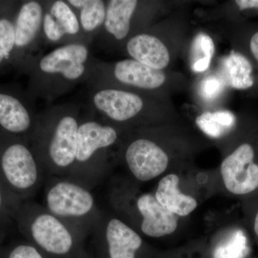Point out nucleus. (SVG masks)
Segmentation results:
<instances>
[{
    "label": "nucleus",
    "mask_w": 258,
    "mask_h": 258,
    "mask_svg": "<svg viewBox=\"0 0 258 258\" xmlns=\"http://www.w3.org/2000/svg\"><path fill=\"white\" fill-rule=\"evenodd\" d=\"M93 103L99 111L118 122L134 118L144 106L143 100L138 95L116 89L98 91L93 97Z\"/></svg>",
    "instance_id": "nucleus-11"
},
{
    "label": "nucleus",
    "mask_w": 258,
    "mask_h": 258,
    "mask_svg": "<svg viewBox=\"0 0 258 258\" xmlns=\"http://www.w3.org/2000/svg\"><path fill=\"white\" fill-rule=\"evenodd\" d=\"M22 203L23 202L12 195L0 181V222H7L10 219H15Z\"/></svg>",
    "instance_id": "nucleus-25"
},
{
    "label": "nucleus",
    "mask_w": 258,
    "mask_h": 258,
    "mask_svg": "<svg viewBox=\"0 0 258 258\" xmlns=\"http://www.w3.org/2000/svg\"><path fill=\"white\" fill-rule=\"evenodd\" d=\"M13 8L0 3V64L11 59L15 45V18Z\"/></svg>",
    "instance_id": "nucleus-22"
},
{
    "label": "nucleus",
    "mask_w": 258,
    "mask_h": 258,
    "mask_svg": "<svg viewBox=\"0 0 258 258\" xmlns=\"http://www.w3.org/2000/svg\"><path fill=\"white\" fill-rule=\"evenodd\" d=\"M7 258H45L40 252L30 242H23L15 245L8 252Z\"/></svg>",
    "instance_id": "nucleus-26"
},
{
    "label": "nucleus",
    "mask_w": 258,
    "mask_h": 258,
    "mask_svg": "<svg viewBox=\"0 0 258 258\" xmlns=\"http://www.w3.org/2000/svg\"><path fill=\"white\" fill-rule=\"evenodd\" d=\"M254 231L256 236L258 238V211L256 214L255 217H254Z\"/></svg>",
    "instance_id": "nucleus-31"
},
{
    "label": "nucleus",
    "mask_w": 258,
    "mask_h": 258,
    "mask_svg": "<svg viewBox=\"0 0 258 258\" xmlns=\"http://www.w3.org/2000/svg\"><path fill=\"white\" fill-rule=\"evenodd\" d=\"M138 2L136 0H112L106 9L105 28L117 40H122L128 35L131 19Z\"/></svg>",
    "instance_id": "nucleus-17"
},
{
    "label": "nucleus",
    "mask_w": 258,
    "mask_h": 258,
    "mask_svg": "<svg viewBox=\"0 0 258 258\" xmlns=\"http://www.w3.org/2000/svg\"><path fill=\"white\" fill-rule=\"evenodd\" d=\"M118 134L113 127L96 121L79 125L77 152L72 169L66 178L92 189L104 176V151L113 145Z\"/></svg>",
    "instance_id": "nucleus-4"
},
{
    "label": "nucleus",
    "mask_w": 258,
    "mask_h": 258,
    "mask_svg": "<svg viewBox=\"0 0 258 258\" xmlns=\"http://www.w3.org/2000/svg\"><path fill=\"white\" fill-rule=\"evenodd\" d=\"M255 152L249 143L239 146L221 164V175L226 189L236 195L253 192L258 188V164Z\"/></svg>",
    "instance_id": "nucleus-7"
},
{
    "label": "nucleus",
    "mask_w": 258,
    "mask_h": 258,
    "mask_svg": "<svg viewBox=\"0 0 258 258\" xmlns=\"http://www.w3.org/2000/svg\"><path fill=\"white\" fill-rule=\"evenodd\" d=\"M79 127L74 117L66 115L36 134L32 149L47 176L66 177L69 174L76 161Z\"/></svg>",
    "instance_id": "nucleus-5"
},
{
    "label": "nucleus",
    "mask_w": 258,
    "mask_h": 258,
    "mask_svg": "<svg viewBox=\"0 0 258 258\" xmlns=\"http://www.w3.org/2000/svg\"><path fill=\"white\" fill-rule=\"evenodd\" d=\"M235 121L233 113L227 111L206 112L196 119L199 128L209 137L215 139L225 135L235 125Z\"/></svg>",
    "instance_id": "nucleus-19"
},
{
    "label": "nucleus",
    "mask_w": 258,
    "mask_h": 258,
    "mask_svg": "<svg viewBox=\"0 0 258 258\" xmlns=\"http://www.w3.org/2000/svg\"><path fill=\"white\" fill-rule=\"evenodd\" d=\"M75 8L81 9V23L84 30L92 32L104 23L106 9L101 0H70Z\"/></svg>",
    "instance_id": "nucleus-20"
},
{
    "label": "nucleus",
    "mask_w": 258,
    "mask_h": 258,
    "mask_svg": "<svg viewBox=\"0 0 258 258\" xmlns=\"http://www.w3.org/2000/svg\"><path fill=\"white\" fill-rule=\"evenodd\" d=\"M127 51L134 60L153 69L161 71L170 62V55L164 43L153 35L140 34L129 40Z\"/></svg>",
    "instance_id": "nucleus-13"
},
{
    "label": "nucleus",
    "mask_w": 258,
    "mask_h": 258,
    "mask_svg": "<svg viewBox=\"0 0 258 258\" xmlns=\"http://www.w3.org/2000/svg\"><path fill=\"white\" fill-rule=\"evenodd\" d=\"M223 68L231 87L244 90L253 85L252 67L244 55L232 51L224 60Z\"/></svg>",
    "instance_id": "nucleus-18"
},
{
    "label": "nucleus",
    "mask_w": 258,
    "mask_h": 258,
    "mask_svg": "<svg viewBox=\"0 0 258 258\" xmlns=\"http://www.w3.org/2000/svg\"><path fill=\"white\" fill-rule=\"evenodd\" d=\"M31 125V116L21 98L0 87V129L3 133L20 137Z\"/></svg>",
    "instance_id": "nucleus-12"
},
{
    "label": "nucleus",
    "mask_w": 258,
    "mask_h": 258,
    "mask_svg": "<svg viewBox=\"0 0 258 258\" xmlns=\"http://www.w3.org/2000/svg\"><path fill=\"white\" fill-rule=\"evenodd\" d=\"M33 149L16 136L0 135V181L21 202L36 192L45 174Z\"/></svg>",
    "instance_id": "nucleus-3"
},
{
    "label": "nucleus",
    "mask_w": 258,
    "mask_h": 258,
    "mask_svg": "<svg viewBox=\"0 0 258 258\" xmlns=\"http://www.w3.org/2000/svg\"><path fill=\"white\" fill-rule=\"evenodd\" d=\"M125 161L136 179L148 181L165 171L169 158L157 144L147 139H138L129 144L125 152Z\"/></svg>",
    "instance_id": "nucleus-8"
},
{
    "label": "nucleus",
    "mask_w": 258,
    "mask_h": 258,
    "mask_svg": "<svg viewBox=\"0 0 258 258\" xmlns=\"http://www.w3.org/2000/svg\"><path fill=\"white\" fill-rule=\"evenodd\" d=\"M235 5L242 11L248 10H258V0H237L235 1Z\"/></svg>",
    "instance_id": "nucleus-29"
},
{
    "label": "nucleus",
    "mask_w": 258,
    "mask_h": 258,
    "mask_svg": "<svg viewBox=\"0 0 258 258\" xmlns=\"http://www.w3.org/2000/svg\"><path fill=\"white\" fill-rule=\"evenodd\" d=\"M42 22V8L38 3L30 1L22 5L15 16L14 51L23 50L32 43L38 33Z\"/></svg>",
    "instance_id": "nucleus-15"
},
{
    "label": "nucleus",
    "mask_w": 258,
    "mask_h": 258,
    "mask_svg": "<svg viewBox=\"0 0 258 258\" xmlns=\"http://www.w3.org/2000/svg\"><path fill=\"white\" fill-rule=\"evenodd\" d=\"M43 28L45 35L47 38L51 41L56 42L60 40L63 36L64 33L60 27L58 26L57 23L52 16L49 13L44 16L43 18Z\"/></svg>",
    "instance_id": "nucleus-27"
},
{
    "label": "nucleus",
    "mask_w": 258,
    "mask_h": 258,
    "mask_svg": "<svg viewBox=\"0 0 258 258\" xmlns=\"http://www.w3.org/2000/svg\"><path fill=\"white\" fill-rule=\"evenodd\" d=\"M114 74L120 82L144 89L159 88L166 81L162 71L148 67L134 59L117 62Z\"/></svg>",
    "instance_id": "nucleus-14"
},
{
    "label": "nucleus",
    "mask_w": 258,
    "mask_h": 258,
    "mask_svg": "<svg viewBox=\"0 0 258 258\" xmlns=\"http://www.w3.org/2000/svg\"><path fill=\"white\" fill-rule=\"evenodd\" d=\"M249 49L251 55L258 63V30L254 32L249 39Z\"/></svg>",
    "instance_id": "nucleus-30"
},
{
    "label": "nucleus",
    "mask_w": 258,
    "mask_h": 258,
    "mask_svg": "<svg viewBox=\"0 0 258 258\" xmlns=\"http://www.w3.org/2000/svg\"><path fill=\"white\" fill-rule=\"evenodd\" d=\"M250 252L247 236L236 230L212 250V258H246Z\"/></svg>",
    "instance_id": "nucleus-21"
},
{
    "label": "nucleus",
    "mask_w": 258,
    "mask_h": 258,
    "mask_svg": "<svg viewBox=\"0 0 258 258\" xmlns=\"http://www.w3.org/2000/svg\"><path fill=\"white\" fill-rule=\"evenodd\" d=\"M179 179L176 174H169L159 181L155 198L162 206L176 216L189 215L198 207L196 200L181 193L179 189Z\"/></svg>",
    "instance_id": "nucleus-16"
},
{
    "label": "nucleus",
    "mask_w": 258,
    "mask_h": 258,
    "mask_svg": "<svg viewBox=\"0 0 258 258\" xmlns=\"http://www.w3.org/2000/svg\"><path fill=\"white\" fill-rule=\"evenodd\" d=\"M50 15L64 34L75 35L79 32L80 25L77 17L64 2H55L51 8Z\"/></svg>",
    "instance_id": "nucleus-24"
},
{
    "label": "nucleus",
    "mask_w": 258,
    "mask_h": 258,
    "mask_svg": "<svg viewBox=\"0 0 258 258\" xmlns=\"http://www.w3.org/2000/svg\"><path fill=\"white\" fill-rule=\"evenodd\" d=\"M193 48L197 58L193 62V71L196 73L205 72L210 67L215 52L213 40L205 34H200L195 38Z\"/></svg>",
    "instance_id": "nucleus-23"
},
{
    "label": "nucleus",
    "mask_w": 258,
    "mask_h": 258,
    "mask_svg": "<svg viewBox=\"0 0 258 258\" xmlns=\"http://www.w3.org/2000/svg\"><path fill=\"white\" fill-rule=\"evenodd\" d=\"M92 235L100 258H139L143 249L142 237L116 217L102 213Z\"/></svg>",
    "instance_id": "nucleus-6"
},
{
    "label": "nucleus",
    "mask_w": 258,
    "mask_h": 258,
    "mask_svg": "<svg viewBox=\"0 0 258 258\" xmlns=\"http://www.w3.org/2000/svg\"><path fill=\"white\" fill-rule=\"evenodd\" d=\"M134 207L140 218L139 228L144 235L161 237L173 233L177 228L176 215L169 211L151 194H142L135 198Z\"/></svg>",
    "instance_id": "nucleus-9"
},
{
    "label": "nucleus",
    "mask_w": 258,
    "mask_h": 258,
    "mask_svg": "<svg viewBox=\"0 0 258 258\" xmlns=\"http://www.w3.org/2000/svg\"><path fill=\"white\" fill-rule=\"evenodd\" d=\"M44 207L85 239L92 235L103 213L91 189L60 176L47 180Z\"/></svg>",
    "instance_id": "nucleus-2"
},
{
    "label": "nucleus",
    "mask_w": 258,
    "mask_h": 258,
    "mask_svg": "<svg viewBox=\"0 0 258 258\" xmlns=\"http://www.w3.org/2000/svg\"><path fill=\"white\" fill-rule=\"evenodd\" d=\"M88 55V49L85 45L69 44L42 57L40 68L47 74H60L69 80L78 79L84 74V63Z\"/></svg>",
    "instance_id": "nucleus-10"
},
{
    "label": "nucleus",
    "mask_w": 258,
    "mask_h": 258,
    "mask_svg": "<svg viewBox=\"0 0 258 258\" xmlns=\"http://www.w3.org/2000/svg\"><path fill=\"white\" fill-rule=\"evenodd\" d=\"M15 220L22 235L45 258H91L84 248L86 239L43 205L23 202Z\"/></svg>",
    "instance_id": "nucleus-1"
},
{
    "label": "nucleus",
    "mask_w": 258,
    "mask_h": 258,
    "mask_svg": "<svg viewBox=\"0 0 258 258\" xmlns=\"http://www.w3.org/2000/svg\"><path fill=\"white\" fill-rule=\"evenodd\" d=\"M221 89V81L217 78L210 77L202 83L200 93L205 99L211 100L218 96Z\"/></svg>",
    "instance_id": "nucleus-28"
}]
</instances>
